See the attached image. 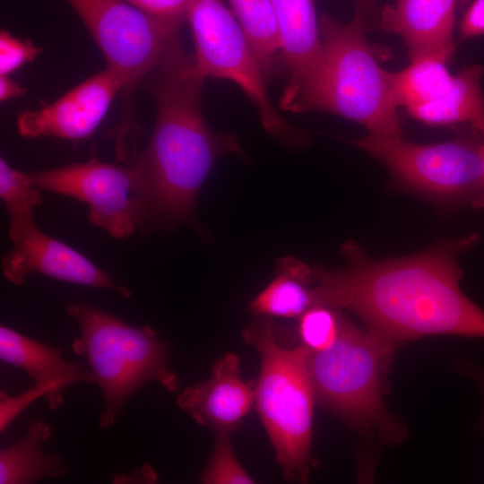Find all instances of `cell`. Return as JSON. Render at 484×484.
I'll return each instance as SVG.
<instances>
[{"label":"cell","mask_w":484,"mask_h":484,"mask_svg":"<svg viewBox=\"0 0 484 484\" xmlns=\"http://www.w3.org/2000/svg\"><path fill=\"white\" fill-rule=\"evenodd\" d=\"M484 135L460 134L436 143L402 135H367L349 142L381 162L396 185L449 205L484 206Z\"/></svg>","instance_id":"8"},{"label":"cell","mask_w":484,"mask_h":484,"mask_svg":"<svg viewBox=\"0 0 484 484\" xmlns=\"http://www.w3.org/2000/svg\"><path fill=\"white\" fill-rule=\"evenodd\" d=\"M453 55L422 54L411 57L410 65L401 71H385L395 105L410 111L440 97L453 79V74L447 69Z\"/></svg>","instance_id":"20"},{"label":"cell","mask_w":484,"mask_h":484,"mask_svg":"<svg viewBox=\"0 0 484 484\" xmlns=\"http://www.w3.org/2000/svg\"><path fill=\"white\" fill-rule=\"evenodd\" d=\"M39 189L67 195L90 207L89 220L111 236L124 238L148 220L128 168L91 159L85 162L29 172Z\"/></svg>","instance_id":"10"},{"label":"cell","mask_w":484,"mask_h":484,"mask_svg":"<svg viewBox=\"0 0 484 484\" xmlns=\"http://www.w3.org/2000/svg\"><path fill=\"white\" fill-rule=\"evenodd\" d=\"M358 13L349 22L326 13L319 21L324 70L311 111L329 112L363 125L372 134L402 135L385 76Z\"/></svg>","instance_id":"7"},{"label":"cell","mask_w":484,"mask_h":484,"mask_svg":"<svg viewBox=\"0 0 484 484\" xmlns=\"http://www.w3.org/2000/svg\"><path fill=\"white\" fill-rule=\"evenodd\" d=\"M460 39H467L484 35V0H473L460 22Z\"/></svg>","instance_id":"28"},{"label":"cell","mask_w":484,"mask_h":484,"mask_svg":"<svg viewBox=\"0 0 484 484\" xmlns=\"http://www.w3.org/2000/svg\"><path fill=\"white\" fill-rule=\"evenodd\" d=\"M9 235L13 247L2 259L7 281L22 285L31 272L80 285L112 289L124 297L130 291L117 286L108 273L73 248L36 226L33 214L10 219Z\"/></svg>","instance_id":"12"},{"label":"cell","mask_w":484,"mask_h":484,"mask_svg":"<svg viewBox=\"0 0 484 484\" xmlns=\"http://www.w3.org/2000/svg\"><path fill=\"white\" fill-rule=\"evenodd\" d=\"M272 317L258 315L242 331L261 357L255 385L257 411L287 480L305 482L311 461L315 393L304 345L281 346Z\"/></svg>","instance_id":"4"},{"label":"cell","mask_w":484,"mask_h":484,"mask_svg":"<svg viewBox=\"0 0 484 484\" xmlns=\"http://www.w3.org/2000/svg\"><path fill=\"white\" fill-rule=\"evenodd\" d=\"M186 22L199 74L204 80L224 79L236 83L255 107L268 133L292 134V128L271 101L268 81L250 41L222 0H190Z\"/></svg>","instance_id":"9"},{"label":"cell","mask_w":484,"mask_h":484,"mask_svg":"<svg viewBox=\"0 0 484 484\" xmlns=\"http://www.w3.org/2000/svg\"><path fill=\"white\" fill-rule=\"evenodd\" d=\"M121 82L106 67L82 81L54 102L17 117V130L24 138L50 136L68 140L89 137L98 128Z\"/></svg>","instance_id":"13"},{"label":"cell","mask_w":484,"mask_h":484,"mask_svg":"<svg viewBox=\"0 0 484 484\" xmlns=\"http://www.w3.org/2000/svg\"><path fill=\"white\" fill-rule=\"evenodd\" d=\"M481 154H482L483 164H484V141H483L482 145H481Z\"/></svg>","instance_id":"33"},{"label":"cell","mask_w":484,"mask_h":484,"mask_svg":"<svg viewBox=\"0 0 484 484\" xmlns=\"http://www.w3.org/2000/svg\"><path fill=\"white\" fill-rule=\"evenodd\" d=\"M0 358L24 370L35 385L48 391L46 398L51 410L63 402V393L69 385L95 382L89 368L79 362H67L62 350L25 336L11 328L0 327Z\"/></svg>","instance_id":"16"},{"label":"cell","mask_w":484,"mask_h":484,"mask_svg":"<svg viewBox=\"0 0 484 484\" xmlns=\"http://www.w3.org/2000/svg\"><path fill=\"white\" fill-rule=\"evenodd\" d=\"M298 318V336L310 351L324 350L337 339L341 313L336 307L314 306Z\"/></svg>","instance_id":"23"},{"label":"cell","mask_w":484,"mask_h":484,"mask_svg":"<svg viewBox=\"0 0 484 484\" xmlns=\"http://www.w3.org/2000/svg\"><path fill=\"white\" fill-rule=\"evenodd\" d=\"M228 431H216L214 448L207 466L199 476L205 484L254 483L231 445Z\"/></svg>","instance_id":"24"},{"label":"cell","mask_w":484,"mask_h":484,"mask_svg":"<svg viewBox=\"0 0 484 484\" xmlns=\"http://www.w3.org/2000/svg\"><path fill=\"white\" fill-rule=\"evenodd\" d=\"M458 366L461 373L464 374L479 387L484 402V369L470 361H462ZM482 426L484 427V408Z\"/></svg>","instance_id":"29"},{"label":"cell","mask_w":484,"mask_h":484,"mask_svg":"<svg viewBox=\"0 0 484 484\" xmlns=\"http://www.w3.org/2000/svg\"><path fill=\"white\" fill-rule=\"evenodd\" d=\"M396 344L341 315L335 341L307 354L315 402L358 433L386 445L406 436L384 399Z\"/></svg>","instance_id":"3"},{"label":"cell","mask_w":484,"mask_h":484,"mask_svg":"<svg viewBox=\"0 0 484 484\" xmlns=\"http://www.w3.org/2000/svg\"><path fill=\"white\" fill-rule=\"evenodd\" d=\"M203 81L194 54L181 47L142 82L155 102L156 118L149 143L128 168L148 220H190L218 160L244 156L235 134L209 126L202 107Z\"/></svg>","instance_id":"2"},{"label":"cell","mask_w":484,"mask_h":484,"mask_svg":"<svg viewBox=\"0 0 484 484\" xmlns=\"http://www.w3.org/2000/svg\"><path fill=\"white\" fill-rule=\"evenodd\" d=\"M67 313L80 326L73 350L87 359L104 397L102 429L115 423L127 400L147 383L158 382L169 392L177 389V376L169 368L170 347L155 330L129 325L84 302L70 303Z\"/></svg>","instance_id":"6"},{"label":"cell","mask_w":484,"mask_h":484,"mask_svg":"<svg viewBox=\"0 0 484 484\" xmlns=\"http://www.w3.org/2000/svg\"><path fill=\"white\" fill-rule=\"evenodd\" d=\"M52 434L42 420H32L25 434L14 444L0 451V483L28 484L67 473L62 459L47 455L42 445Z\"/></svg>","instance_id":"19"},{"label":"cell","mask_w":484,"mask_h":484,"mask_svg":"<svg viewBox=\"0 0 484 484\" xmlns=\"http://www.w3.org/2000/svg\"><path fill=\"white\" fill-rule=\"evenodd\" d=\"M484 67L472 65L453 75L446 91L436 99L407 111L431 126L468 124L484 135V95L480 82Z\"/></svg>","instance_id":"17"},{"label":"cell","mask_w":484,"mask_h":484,"mask_svg":"<svg viewBox=\"0 0 484 484\" xmlns=\"http://www.w3.org/2000/svg\"><path fill=\"white\" fill-rule=\"evenodd\" d=\"M312 267L295 257H283L274 279L249 302L256 315L296 318L316 306Z\"/></svg>","instance_id":"18"},{"label":"cell","mask_w":484,"mask_h":484,"mask_svg":"<svg viewBox=\"0 0 484 484\" xmlns=\"http://www.w3.org/2000/svg\"><path fill=\"white\" fill-rule=\"evenodd\" d=\"M151 18L181 29L187 19L190 0H124Z\"/></svg>","instance_id":"26"},{"label":"cell","mask_w":484,"mask_h":484,"mask_svg":"<svg viewBox=\"0 0 484 484\" xmlns=\"http://www.w3.org/2000/svg\"><path fill=\"white\" fill-rule=\"evenodd\" d=\"M269 81L280 68V43L271 0H229Z\"/></svg>","instance_id":"21"},{"label":"cell","mask_w":484,"mask_h":484,"mask_svg":"<svg viewBox=\"0 0 484 484\" xmlns=\"http://www.w3.org/2000/svg\"><path fill=\"white\" fill-rule=\"evenodd\" d=\"M40 190L30 182L28 173L13 169L0 158V196L10 218L33 213L42 201Z\"/></svg>","instance_id":"22"},{"label":"cell","mask_w":484,"mask_h":484,"mask_svg":"<svg viewBox=\"0 0 484 484\" xmlns=\"http://www.w3.org/2000/svg\"><path fill=\"white\" fill-rule=\"evenodd\" d=\"M43 48L30 39H21L8 30L0 31V74L10 75L27 63L33 62Z\"/></svg>","instance_id":"25"},{"label":"cell","mask_w":484,"mask_h":484,"mask_svg":"<svg viewBox=\"0 0 484 484\" xmlns=\"http://www.w3.org/2000/svg\"><path fill=\"white\" fill-rule=\"evenodd\" d=\"M355 6V13L359 14L366 24L376 20L377 13V4L376 0H352Z\"/></svg>","instance_id":"31"},{"label":"cell","mask_w":484,"mask_h":484,"mask_svg":"<svg viewBox=\"0 0 484 484\" xmlns=\"http://www.w3.org/2000/svg\"><path fill=\"white\" fill-rule=\"evenodd\" d=\"M79 16L119 78L122 115L111 131L119 160L137 154L143 129L135 114L137 87L181 45L180 30L160 22L124 0H64Z\"/></svg>","instance_id":"5"},{"label":"cell","mask_w":484,"mask_h":484,"mask_svg":"<svg viewBox=\"0 0 484 484\" xmlns=\"http://www.w3.org/2000/svg\"><path fill=\"white\" fill-rule=\"evenodd\" d=\"M470 2L471 0H459L458 6L460 9H463L470 4Z\"/></svg>","instance_id":"32"},{"label":"cell","mask_w":484,"mask_h":484,"mask_svg":"<svg viewBox=\"0 0 484 484\" xmlns=\"http://www.w3.org/2000/svg\"><path fill=\"white\" fill-rule=\"evenodd\" d=\"M48 396V391L40 386L34 385L16 396H8L1 392L0 402V431L3 432L11 421L29 404L39 397Z\"/></svg>","instance_id":"27"},{"label":"cell","mask_w":484,"mask_h":484,"mask_svg":"<svg viewBox=\"0 0 484 484\" xmlns=\"http://www.w3.org/2000/svg\"><path fill=\"white\" fill-rule=\"evenodd\" d=\"M478 236L438 242L411 255L374 260L353 241L341 269L312 266L316 306L347 308L398 343L429 335L484 338V309L461 290L460 253Z\"/></svg>","instance_id":"1"},{"label":"cell","mask_w":484,"mask_h":484,"mask_svg":"<svg viewBox=\"0 0 484 484\" xmlns=\"http://www.w3.org/2000/svg\"><path fill=\"white\" fill-rule=\"evenodd\" d=\"M280 43V67L287 79L280 108L311 111L319 91L324 58L314 0H271Z\"/></svg>","instance_id":"11"},{"label":"cell","mask_w":484,"mask_h":484,"mask_svg":"<svg viewBox=\"0 0 484 484\" xmlns=\"http://www.w3.org/2000/svg\"><path fill=\"white\" fill-rule=\"evenodd\" d=\"M27 90L21 86L18 82L12 80L9 75L0 74V100L5 101L17 97H22Z\"/></svg>","instance_id":"30"},{"label":"cell","mask_w":484,"mask_h":484,"mask_svg":"<svg viewBox=\"0 0 484 484\" xmlns=\"http://www.w3.org/2000/svg\"><path fill=\"white\" fill-rule=\"evenodd\" d=\"M459 0H393L379 13L378 28L402 38L410 57L454 53L453 41Z\"/></svg>","instance_id":"15"},{"label":"cell","mask_w":484,"mask_h":484,"mask_svg":"<svg viewBox=\"0 0 484 484\" xmlns=\"http://www.w3.org/2000/svg\"><path fill=\"white\" fill-rule=\"evenodd\" d=\"M255 385L241 377L238 357L229 352L214 363L206 381L186 387L177 404L197 424L231 432L255 402Z\"/></svg>","instance_id":"14"}]
</instances>
